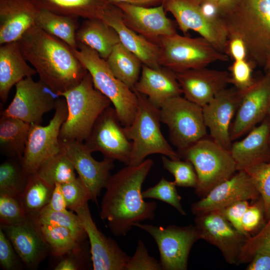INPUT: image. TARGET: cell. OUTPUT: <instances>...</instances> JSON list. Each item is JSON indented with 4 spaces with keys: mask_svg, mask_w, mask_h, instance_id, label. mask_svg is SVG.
Listing matches in <instances>:
<instances>
[{
    "mask_svg": "<svg viewBox=\"0 0 270 270\" xmlns=\"http://www.w3.org/2000/svg\"><path fill=\"white\" fill-rule=\"evenodd\" d=\"M153 165L151 159L145 160L137 166L126 165L110 178L100 217L115 236H125L136 224L155 217L156 202L144 201L142 192Z\"/></svg>",
    "mask_w": 270,
    "mask_h": 270,
    "instance_id": "obj_1",
    "label": "cell"
},
{
    "mask_svg": "<svg viewBox=\"0 0 270 270\" xmlns=\"http://www.w3.org/2000/svg\"><path fill=\"white\" fill-rule=\"evenodd\" d=\"M18 42L40 80L58 95L78 84L88 72L66 44L35 24Z\"/></svg>",
    "mask_w": 270,
    "mask_h": 270,
    "instance_id": "obj_2",
    "label": "cell"
},
{
    "mask_svg": "<svg viewBox=\"0 0 270 270\" xmlns=\"http://www.w3.org/2000/svg\"><path fill=\"white\" fill-rule=\"evenodd\" d=\"M218 16L228 38L241 39L248 59L255 67H264L270 56V0H236Z\"/></svg>",
    "mask_w": 270,
    "mask_h": 270,
    "instance_id": "obj_3",
    "label": "cell"
},
{
    "mask_svg": "<svg viewBox=\"0 0 270 270\" xmlns=\"http://www.w3.org/2000/svg\"><path fill=\"white\" fill-rule=\"evenodd\" d=\"M59 95L65 98L68 107L60 140L84 142L99 116L110 106V100L95 88L88 72L78 84Z\"/></svg>",
    "mask_w": 270,
    "mask_h": 270,
    "instance_id": "obj_4",
    "label": "cell"
},
{
    "mask_svg": "<svg viewBox=\"0 0 270 270\" xmlns=\"http://www.w3.org/2000/svg\"><path fill=\"white\" fill-rule=\"evenodd\" d=\"M138 106L134 118L130 124L124 126L128 138L132 142V149L128 165L137 166L146 156L160 154L170 159H180L166 140L160 130V109L148 98L136 90Z\"/></svg>",
    "mask_w": 270,
    "mask_h": 270,
    "instance_id": "obj_5",
    "label": "cell"
},
{
    "mask_svg": "<svg viewBox=\"0 0 270 270\" xmlns=\"http://www.w3.org/2000/svg\"><path fill=\"white\" fill-rule=\"evenodd\" d=\"M72 51L90 74L95 88L110 100L122 126L130 124L138 106L135 92L114 74L106 60L93 49L78 42L77 48Z\"/></svg>",
    "mask_w": 270,
    "mask_h": 270,
    "instance_id": "obj_6",
    "label": "cell"
},
{
    "mask_svg": "<svg viewBox=\"0 0 270 270\" xmlns=\"http://www.w3.org/2000/svg\"><path fill=\"white\" fill-rule=\"evenodd\" d=\"M190 161L198 177L196 193L204 197L215 186L231 178L237 171L230 150L206 137L178 152Z\"/></svg>",
    "mask_w": 270,
    "mask_h": 270,
    "instance_id": "obj_7",
    "label": "cell"
},
{
    "mask_svg": "<svg viewBox=\"0 0 270 270\" xmlns=\"http://www.w3.org/2000/svg\"><path fill=\"white\" fill-rule=\"evenodd\" d=\"M158 45L160 64L175 72L207 67L229 58L201 36L190 38L176 32L162 37Z\"/></svg>",
    "mask_w": 270,
    "mask_h": 270,
    "instance_id": "obj_8",
    "label": "cell"
},
{
    "mask_svg": "<svg viewBox=\"0 0 270 270\" xmlns=\"http://www.w3.org/2000/svg\"><path fill=\"white\" fill-rule=\"evenodd\" d=\"M160 116L178 152L206 137L202 107L184 97L176 96L166 101L160 108Z\"/></svg>",
    "mask_w": 270,
    "mask_h": 270,
    "instance_id": "obj_9",
    "label": "cell"
},
{
    "mask_svg": "<svg viewBox=\"0 0 270 270\" xmlns=\"http://www.w3.org/2000/svg\"><path fill=\"white\" fill-rule=\"evenodd\" d=\"M67 115L66 102L62 96L58 100L54 115L47 125H30L22 158L24 168L29 174L35 173L44 162L62 151L59 135Z\"/></svg>",
    "mask_w": 270,
    "mask_h": 270,
    "instance_id": "obj_10",
    "label": "cell"
},
{
    "mask_svg": "<svg viewBox=\"0 0 270 270\" xmlns=\"http://www.w3.org/2000/svg\"><path fill=\"white\" fill-rule=\"evenodd\" d=\"M134 226L148 232L155 240L162 270H187L190 251L194 242L200 239L194 226L163 227L138 222Z\"/></svg>",
    "mask_w": 270,
    "mask_h": 270,
    "instance_id": "obj_11",
    "label": "cell"
},
{
    "mask_svg": "<svg viewBox=\"0 0 270 270\" xmlns=\"http://www.w3.org/2000/svg\"><path fill=\"white\" fill-rule=\"evenodd\" d=\"M165 11L172 14L180 30L198 33L219 51L226 54L228 35L219 16L206 14L200 5L194 0H164Z\"/></svg>",
    "mask_w": 270,
    "mask_h": 270,
    "instance_id": "obj_12",
    "label": "cell"
},
{
    "mask_svg": "<svg viewBox=\"0 0 270 270\" xmlns=\"http://www.w3.org/2000/svg\"><path fill=\"white\" fill-rule=\"evenodd\" d=\"M16 86L14 96L0 116L20 119L30 124H40L44 115L54 110L62 96L53 92L40 80L26 78Z\"/></svg>",
    "mask_w": 270,
    "mask_h": 270,
    "instance_id": "obj_13",
    "label": "cell"
},
{
    "mask_svg": "<svg viewBox=\"0 0 270 270\" xmlns=\"http://www.w3.org/2000/svg\"><path fill=\"white\" fill-rule=\"evenodd\" d=\"M122 126L114 108L110 106L99 116L84 142L91 152H99L104 158L128 165L132 142Z\"/></svg>",
    "mask_w": 270,
    "mask_h": 270,
    "instance_id": "obj_14",
    "label": "cell"
},
{
    "mask_svg": "<svg viewBox=\"0 0 270 270\" xmlns=\"http://www.w3.org/2000/svg\"><path fill=\"white\" fill-rule=\"evenodd\" d=\"M195 227L200 239L216 246L227 262L238 264L248 237L238 231L218 210L196 216Z\"/></svg>",
    "mask_w": 270,
    "mask_h": 270,
    "instance_id": "obj_15",
    "label": "cell"
},
{
    "mask_svg": "<svg viewBox=\"0 0 270 270\" xmlns=\"http://www.w3.org/2000/svg\"><path fill=\"white\" fill-rule=\"evenodd\" d=\"M60 141L62 151L73 164L78 177L85 186L92 201L97 202L102 190L106 188L110 177L114 160L104 158L98 161L84 142Z\"/></svg>",
    "mask_w": 270,
    "mask_h": 270,
    "instance_id": "obj_16",
    "label": "cell"
},
{
    "mask_svg": "<svg viewBox=\"0 0 270 270\" xmlns=\"http://www.w3.org/2000/svg\"><path fill=\"white\" fill-rule=\"evenodd\" d=\"M240 104L230 126L232 141L250 131L268 116L270 107V74H265L242 92Z\"/></svg>",
    "mask_w": 270,
    "mask_h": 270,
    "instance_id": "obj_17",
    "label": "cell"
},
{
    "mask_svg": "<svg viewBox=\"0 0 270 270\" xmlns=\"http://www.w3.org/2000/svg\"><path fill=\"white\" fill-rule=\"evenodd\" d=\"M74 212L80 218L90 243V258L94 270H124L130 256L117 242L97 228L88 202Z\"/></svg>",
    "mask_w": 270,
    "mask_h": 270,
    "instance_id": "obj_18",
    "label": "cell"
},
{
    "mask_svg": "<svg viewBox=\"0 0 270 270\" xmlns=\"http://www.w3.org/2000/svg\"><path fill=\"white\" fill-rule=\"evenodd\" d=\"M238 172L192 204V212L196 216L220 210L238 201L258 200L260 193L250 176L245 170Z\"/></svg>",
    "mask_w": 270,
    "mask_h": 270,
    "instance_id": "obj_19",
    "label": "cell"
},
{
    "mask_svg": "<svg viewBox=\"0 0 270 270\" xmlns=\"http://www.w3.org/2000/svg\"><path fill=\"white\" fill-rule=\"evenodd\" d=\"M242 96V92L234 86L226 88L202 106L204 124L211 138L228 150L232 144L231 122L238 108Z\"/></svg>",
    "mask_w": 270,
    "mask_h": 270,
    "instance_id": "obj_20",
    "label": "cell"
},
{
    "mask_svg": "<svg viewBox=\"0 0 270 270\" xmlns=\"http://www.w3.org/2000/svg\"><path fill=\"white\" fill-rule=\"evenodd\" d=\"M176 74L184 97L202 107L230 84L229 72L207 67Z\"/></svg>",
    "mask_w": 270,
    "mask_h": 270,
    "instance_id": "obj_21",
    "label": "cell"
},
{
    "mask_svg": "<svg viewBox=\"0 0 270 270\" xmlns=\"http://www.w3.org/2000/svg\"><path fill=\"white\" fill-rule=\"evenodd\" d=\"M115 6L120 10L124 24L150 42L158 44L162 37L176 32L162 4L148 8L124 4Z\"/></svg>",
    "mask_w": 270,
    "mask_h": 270,
    "instance_id": "obj_22",
    "label": "cell"
},
{
    "mask_svg": "<svg viewBox=\"0 0 270 270\" xmlns=\"http://www.w3.org/2000/svg\"><path fill=\"white\" fill-rule=\"evenodd\" d=\"M24 266L31 270L38 268L50 253V248L36 222L28 218L14 226L0 225Z\"/></svg>",
    "mask_w": 270,
    "mask_h": 270,
    "instance_id": "obj_23",
    "label": "cell"
},
{
    "mask_svg": "<svg viewBox=\"0 0 270 270\" xmlns=\"http://www.w3.org/2000/svg\"><path fill=\"white\" fill-rule=\"evenodd\" d=\"M230 153L237 171L270 162V118L268 116L242 140L232 144Z\"/></svg>",
    "mask_w": 270,
    "mask_h": 270,
    "instance_id": "obj_24",
    "label": "cell"
},
{
    "mask_svg": "<svg viewBox=\"0 0 270 270\" xmlns=\"http://www.w3.org/2000/svg\"><path fill=\"white\" fill-rule=\"evenodd\" d=\"M38 10L32 0H0V45L19 40L35 24Z\"/></svg>",
    "mask_w": 270,
    "mask_h": 270,
    "instance_id": "obj_25",
    "label": "cell"
},
{
    "mask_svg": "<svg viewBox=\"0 0 270 270\" xmlns=\"http://www.w3.org/2000/svg\"><path fill=\"white\" fill-rule=\"evenodd\" d=\"M102 19L116 30L120 42L136 55L143 64L154 69L162 67L158 62V46L128 27L124 24L122 12L118 6L110 4L104 10Z\"/></svg>",
    "mask_w": 270,
    "mask_h": 270,
    "instance_id": "obj_26",
    "label": "cell"
},
{
    "mask_svg": "<svg viewBox=\"0 0 270 270\" xmlns=\"http://www.w3.org/2000/svg\"><path fill=\"white\" fill-rule=\"evenodd\" d=\"M132 90L146 96L159 109L168 99L182 94L175 72L163 66L154 69L144 64Z\"/></svg>",
    "mask_w": 270,
    "mask_h": 270,
    "instance_id": "obj_27",
    "label": "cell"
},
{
    "mask_svg": "<svg viewBox=\"0 0 270 270\" xmlns=\"http://www.w3.org/2000/svg\"><path fill=\"white\" fill-rule=\"evenodd\" d=\"M27 62L18 42L0 45V99L2 104L7 101L14 86L37 74Z\"/></svg>",
    "mask_w": 270,
    "mask_h": 270,
    "instance_id": "obj_28",
    "label": "cell"
},
{
    "mask_svg": "<svg viewBox=\"0 0 270 270\" xmlns=\"http://www.w3.org/2000/svg\"><path fill=\"white\" fill-rule=\"evenodd\" d=\"M76 38L78 42L93 49L105 60L120 42L116 30L98 18L85 19L77 30Z\"/></svg>",
    "mask_w": 270,
    "mask_h": 270,
    "instance_id": "obj_29",
    "label": "cell"
},
{
    "mask_svg": "<svg viewBox=\"0 0 270 270\" xmlns=\"http://www.w3.org/2000/svg\"><path fill=\"white\" fill-rule=\"evenodd\" d=\"M39 8L54 13L84 19L102 18L108 0H32Z\"/></svg>",
    "mask_w": 270,
    "mask_h": 270,
    "instance_id": "obj_30",
    "label": "cell"
},
{
    "mask_svg": "<svg viewBox=\"0 0 270 270\" xmlns=\"http://www.w3.org/2000/svg\"><path fill=\"white\" fill-rule=\"evenodd\" d=\"M30 124L16 118L0 116V151L7 158H22Z\"/></svg>",
    "mask_w": 270,
    "mask_h": 270,
    "instance_id": "obj_31",
    "label": "cell"
},
{
    "mask_svg": "<svg viewBox=\"0 0 270 270\" xmlns=\"http://www.w3.org/2000/svg\"><path fill=\"white\" fill-rule=\"evenodd\" d=\"M78 19L39 8L35 25L59 38L74 50L78 48L76 34L80 26Z\"/></svg>",
    "mask_w": 270,
    "mask_h": 270,
    "instance_id": "obj_32",
    "label": "cell"
},
{
    "mask_svg": "<svg viewBox=\"0 0 270 270\" xmlns=\"http://www.w3.org/2000/svg\"><path fill=\"white\" fill-rule=\"evenodd\" d=\"M106 61L114 74L132 89L140 75L143 65L141 60L119 42Z\"/></svg>",
    "mask_w": 270,
    "mask_h": 270,
    "instance_id": "obj_33",
    "label": "cell"
},
{
    "mask_svg": "<svg viewBox=\"0 0 270 270\" xmlns=\"http://www.w3.org/2000/svg\"><path fill=\"white\" fill-rule=\"evenodd\" d=\"M54 186L45 182L36 173L30 175L28 184L20 196L28 218L33 220H36L48 204Z\"/></svg>",
    "mask_w": 270,
    "mask_h": 270,
    "instance_id": "obj_34",
    "label": "cell"
},
{
    "mask_svg": "<svg viewBox=\"0 0 270 270\" xmlns=\"http://www.w3.org/2000/svg\"><path fill=\"white\" fill-rule=\"evenodd\" d=\"M36 224L53 256L60 258L70 252L83 250L82 243L76 239L68 228L56 225Z\"/></svg>",
    "mask_w": 270,
    "mask_h": 270,
    "instance_id": "obj_35",
    "label": "cell"
},
{
    "mask_svg": "<svg viewBox=\"0 0 270 270\" xmlns=\"http://www.w3.org/2000/svg\"><path fill=\"white\" fill-rule=\"evenodd\" d=\"M30 175L26 171L22 158H7L0 165V192L20 197Z\"/></svg>",
    "mask_w": 270,
    "mask_h": 270,
    "instance_id": "obj_36",
    "label": "cell"
},
{
    "mask_svg": "<svg viewBox=\"0 0 270 270\" xmlns=\"http://www.w3.org/2000/svg\"><path fill=\"white\" fill-rule=\"evenodd\" d=\"M75 171L72 162L61 151L44 162L35 173L45 182L54 186L75 179Z\"/></svg>",
    "mask_w": 270,
    "mask_h": 270,
    "instance_id": "obj_37",
    "label": "cell"
},
{
    "mask_svg": "<svg viewBox=\"0 0 270 270\" xmlns=\"http://www.w3.org/2000/svg\"><path fill=\"white\" fill-rule=\"evenodd\" d=\"M34 221L36 224H48L68 228L76 239L82 243L88 238L76 214L70 210L55 211L46 206Z\"/></svg>",
    "mask_w": 270,
    "mask_h": 270,
    "instance_id": "obj_38",
    "label": "cell"
},
{
    "mask_svg": "<svg viewBox=\"0 0 270 270\" xmlns=\"http://www.w3.org/2000/svg\"><path fill=\"white\" fill-rule=\"evenodd\" d=\"M162 161L164 168L173 175L174 182L176 186L196 188L197 174L190 161L172 160L164 156H162Z\"/></svg>",
    "mask_w": 270,
    "mask_h": 270,
    "instance_id": "obj_39",
    "label": "cell"
},
{
    "mask_svg": "<svg viewBox=\"0 0 270 270\" xmlns=\"http://www.w3.org/2000/svg\"><path fill=\"white\" fill-rule=\"evenodd\" d=\"M28 218L20 196L0 192V225H18Z\"/></svg>",
    "mask_w": 270,
    "mask_h": 270,
    "instance_id": "obj_40",
    "label": "cell"
},
{
    "mask_svg": "<svg viewBox=\"0 0 270 270\" xmlns=\"http://www.w3.org/2000/svg\"><path fill=\"white\" fill-rule=\"evenodd\" d=\"M176 186L174 181H168L162 178L155 186L142 192V196L144 198H153L164 202L172 206L182 215H186Z\"/></svg>",
    "mask_w": 270,
    "mask_h": 270,
    "instance_id": "obj_41",
    "label": "cell"
},
{
    "mask_svg": "<svg viewBox=\"0 0 270 270\" xmlns=\"http://www.w3.org/2000/svg\"><path fill=\"white\" fill-rule=\"evenodd\" d=\"M244 170L250 176L260 193L267 220L270 216V162L258 164Z\"/></svg>",
    "mask_w": 270,
    "mask_h": 270,
    "instance_id": "obj_42",
    "label": "cell"
},
{
    "mask_svg": "<svg viewBox=\"0 0 270 270\" xmlns=\"http://www.w3.org/2000/svg\"><path fill=\"white\" fill-rule=\"evenodd\" d=\"M260 252L270 253V216L258 232L246 239L240 255L238 264L249 262Z\"/></svg>",
    "mask_w": 270,
    "mask_h": 270,
    "instance_id": "obj_43",
    "label": "cell"
},
{
    "mask_svg": "<svg viewBox=\"0 0 270 270\" xmlns=\"http://www.w3.org/2000/svg\"><path fill=\"white\" fill-rule=\"evenodd\" d=\"M254 64L248 59L234 60L229 68L230 84L243 92L254 82L252 76Z\"/></svg>",
    "mask_w": 270,
    "mask_h": 270,
    "instance_id": "obj_44",
    "label": "cell"
},
{
    "mask_svg": "<svg viewBox=\"0 0 270 270\" xmlns=\"http://www.w3.org/2000/svg\"><path fill=\"white\" fill-rule=\"evenodd\" d=\"M67 208L74 211L91 200L90 196L84 183L79 177L61 184Z\"/></svg>",
    "mask_w": 270,
    "mask_h": 270,
    "instance_id": "obj_45",
    "label": "cell"
},
{
    "mask_svg": "<svg viewBox=\"0 0 270 270\" xmlns=\"http://www.w3.org/2000/svg\"><path fill=\"white\" fill-rule=\"evenodd\" d=\"M264 218V203L260 197L254 201V204L249 205L242 220L244 230L248 238L262 228L265 224Z\"/></svg>",
    "mask_w": 270,
    "mask_h": 270,
    "instance_id": "obj_46",
    "label": "cell"
},
{
    "mask_svg": "<svg viewBox=\"0 0 270 270\" xmlns=\"http://www.w3.org/2000/svg\"><path fill=\"white\" fill-rule=\"evenodd\" d=\"M160 262L148 254L143 241L140 239L134 254L130 256L124 270H161Z\"/></svg>",
    "mask_w": 270,
    "mask_h": 270,
    "instance_id": "obj_47",
    "label": "cell"
},
{
    "mask_svg": "<svg viewBox=\"0 0 270 270\" xmlns=\"http://www.w3.org/2000/svg\"><path fill=\"white\" fill-rule=\"evenodd\" d=\"M0 265L5 270H18L24 266L10 241L0 228Z\"/></svg>",
    "mask_w": 270,
    "mask_h": 270,
    "instance_id": "obj_48",
    "label": "cell"
},
{
    "mask_svg": "<svg viewBox=\"0 0 270 270\" xmlns=\"http://www.w3.org/2000/svg\"><path fill=\"white\" fill-rule=\"evenodd\" d=\"M249 205L248 200L238 201L218 210L238 231L247 237L242 228V220Z\"/></svg>",
    "mask_w": 270,
    "mask_h": 270,
    "instance_id": "obj_49",
    "label": "cell"
},
{
    "mask_svg": "<svg viewBox=\"0 0 270 270\" xmlns=\"http://www.w3.org/2000/svg\"><path fill=\"white\" fill-rule=\"evenodd\" d=\"M84 250L72 252L62 257L54 268V270H78L85 268L82 262Z\"/></svg>",
    "mask_w": 270,
    "mask_h": 270,
    "instance_id": "obj_50",
    "label": "cell"
},
{
    "mask_svg": "<svg viewBox=\"0 0 270 270\" xmlns=\"http://www.w3.org/2000/svg\"><path fill=\"white\" fill-rule=\"evenodd\" d=\"M226 54L234 61L248 58L244 43L241 39L236 37L228 38Z\"/></svg>",
    "mask_w": 270,
    "mask_h": 270,
    "instance_id": "obj_51",
    "label": "cell"
},
{
    "mask_svg": "<svg viewBox=\"0 0 270 270\" xmlns=\"http://www.w3.org/2000/svg\"><path fill=\"white\" fill-rule=\"evenodd\" d=\"M46 206L55 211H65L68 210L61 184L54 185L50 202Z\"/></svg>",
    "mask_w": 270,
    "mask_h": 270,
    "instance_id": "obj_52",
    "label": "cell"
},
{
    "mask_svg": "<svg viewBox=\"0 0 270 270\" xmlns=\"http://www.w3.org/2000/svg\"><path fill=\"white\" fill-rule=\"evenodd\" d=\"M247 270H270V253L265 252H256L246 268Z\"/></svg>",
    "mask_w": 270,
    "mask_h": 270,
    "instance_id": "obj_53",
    "label": "cell"
},
{
    "mask_svg": "<svg viewBox=\"0 0 270 270\" xmlns=\"http://www.w3.org/2000/svg\"><path fill=\"white\" fill-rule=\"evenodd\" d=\"M110 4L116 5L124 4L142 7H154L162 4L164 0H108Z\"/></svg>",
    "mask_w": 270,
    "mask_h": 270,
    "instance_id": "obj_54",
    "label": "cell"
},
{
    "mask_svg": "<svg viewBox=\"0 0 270 270\" xmlns=\"http://www.w3.org/2000/svg\"><path fill=\"white\" fill-rule=\"evenodd\" d=\"M236 0H219L218 12L220 15L229 10L234 4Z\"/></svg>",
    "mask_w": 270,
    "mask_h": 270,
    "instance_id": "obj_55",
    "label": "cell"
},
{
    "mask_svg": "<svg viewBox=\"0 0 270 270\" xmlns=\"http://www.w3.org/2000/svg\"><path fill=\"white\" fill-rule=\"evenodd\" d=\"M200 6L211 5L218 8L219 0H194Z\"/></svg>",
    "mask_w": 270,
    "mask_h": 270,
    "instance_id": "obj_56",
    "label": "cell"
},
{
    "mask_svg": "<svg viewBox=\"0 0 270 270\" xmlns=\"http://www.w3.org/2000/svg\"><path fill=\"white\" fill-rule=\"evenodd\" d=\"M264 68L265 71V74H270V56L267 60Z\"/></svg>",
    "mask_w": 270,
    "mask_h": 270,
    "instance_id": "obj_57",
    "label": "cell"
},
{
    "mask_svg": "<svg viewBox=\"0 0 270 270\" xmlns=\"http://www.w3.org/2000/svg\"><path fill=\"white\" fill-rule=\"evenodd\" d=\"M268 116H269V118H270V107L269 110H268Z\"/></svg>",
    "mask_w": 270,
    "mask_h": 270,
    "instance_id": "obj_58",
    "label": "cell"
}]
</instances>
